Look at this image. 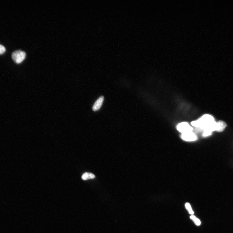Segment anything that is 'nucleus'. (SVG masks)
<instances>
[{
    "mask_svg": "<svg viewBox=\"0 0 233 233\" xmlns=\"http://www.w3.org/2000/svg\"><path fill=\"white\" fill-rule=\"evenodd\" d=\"M215 121L214 118L209 114L202 116L197 121L191 122L193 126L197 127L199 131H209Z\"/></svg>",
    "mask_w": 233,
    "mask_h": 233,
    "instance_id": "obj_1",
    "label": "nucleus"
},
{
    "mask_svg": "<svg viewBox=\"0 0 233 233\" xmlns=\"http://www.w3.org/2000/svg\"><path fill=\"white\" fill-rule=\"evenodd\" d=\"M26 57L24 51L18 50L15 51L12 54V57L13 61L17 63H20L24 60Z\"/></svg>",
    "mask_w": 233,
    "mask_h": 233,
    "instance_id": "obj_2",
    "label": "nucleus"
},
{
    "mask_svg": "<svg viewBox=\"0 0 233 233\" xmlns=\"http://www.w3.org/2000/svg\"><path fill=\"white\" fill-rule=\"evenodd\" d=\"M177 130L182 133L191 132L193 130V128L186 122L179 123L177 125Z\"/></svg>",
    "mask_w": 233,
    "mask_h": 233,
    "instance_id": "obj_3",
    "label": "nucleus"
},
{
    "mask_svg": "<svg viewBox=\"0 0 233 233\" xmlns=\"http://www.w3.org/2000/svg\"><path fill=\"white\" fill-rule=\"evenodd\" d=\"M181 137L187 141H193L197 139L196 136L192 132L182 133Z\"/></svg>",
    "mask_w": 233,
    "mask_h": 233,
    "instance_id": "obj_4",
    "label": "nucleus"
},
{
    "mask_svg": "<svg viewBox=\"0 0 233 233\" xmlns=\"http://www.w3.org/2000/svg\"><path fill=\"white\" fill-rule=\"evenodd\" d=\"M104 97L103 96H101L94 104L92 107V110L94 111H97L101 108L103 103L104 100Z\"/></svg>",
    "mask_w": 233,
    "mask_h": 233,
    "instance_id": "obj_5",
    "label": "nucleus"
},
{
    "mask_svg": "<svg viewBox=\"0 0 233 233\" xmlns=\"http://www.w3.org/2000/svg\"><path fill=\"white\" fill-rule=\"evenodd\" d=\"M95 176L93 174L87 172L84 173L82 175V179L84 180L89 179H92L95 178Z\"/></svg>",
    "mask_w": 233,
    "mask_h": 233,
    "instance_id": "obj_6",
    "label": "nucleus"
},
{
    "mask_svg": "<svg viewBox=\"0 0 233 233\" xmlns=\"http://www.w3.org/2000/svg\"><path fill=\"white\" fill-rule=\"evenodd\" d=\"M190 218L194 222V223L196 225L198 226L200 225L201 224L200 221V220L195 216L192 215L190 217Z\"/></svg>",
    "mask_w": 233,
    "mask_h": 233,
    "instance_id": "obj_7",
    "label": "nucleus"
},
{
    "mask_svg": "<svg viewBox=\"0 0 233 233\" xmlns=\"http://www.w3.org/2000/svg\"><path fill=\"white\" fill-rule=\"evenodd\" d=\"M185 206L186 209H187L188 211L189 212V213L191 214V215H193L194 212L191 209V207L190 204V203H186Z\"/></svg>",
    "mask_w": 233,
    "mask_h": 233,
    "instance_id": "obj_8",
    "label": "nucleus"
},
{
    "mask_svg": "<svg viewBox=\"0 0 233 233\" xmlns=\"http://www.w3.org/2000/svg\"><path fill=\"white\" fill-rule=\"evenodd\" d=\"M6 51V49L5 47L1 44H0V54H2Z\"/></svg>",
    "mask_w": 233,
    "mask_h": 233,
    "instance_id": "obj_9",
    "label": "nucleus"
}]
</instances>
